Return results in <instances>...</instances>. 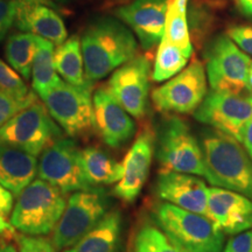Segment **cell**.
<instances>
[{
  "mask_svg": "<svg viewBox=\"0 0 252 252\" xmlns=\"http://www.w3.org/2000/svg\"><path fill=\"white\" fill-rule=\"evenodd\" d=\"M156 152V135L151 127H145L135 138L123 161V176L113 188V195L125 203L137 200L143 190Z\"/></svg>",
  "mask_w": 252,
  "mask_h": 252,
  "instance_id": "cell-14",
  "label": "cell"
},
{
  "mask_svg": "<svg viewBox=\"0 0 252 252\" xmlns=\"http://www.w3.org/2000/svg\"><path fill=\"white\" fill-rule=\"evenodd\" d=\"M162 37H165L174 46L179 47L188 58H190V55L193 54V46H191L190 34H189L187 15L181 13L172 4L171 0H169L168 8H167L165 33H163Z\"/></svg>",
  "mask_w": 252,
  "mask_h": 252,
  "instance_id": "cell-28",
  "label": "cell"
},
{
  "mask_svg": "<svg viewBox=\"0 0 252 252\" xmlns=\"http://www.w3.org/2000/svg\"><path fill=\"white\" fill-rule=\"evenodd\" d=\"M54 62L58 74L61 75L67 83L72 86L93 83L86 77L81 41L77 35L70 36L56 48Z\"/></svg>",
  "mask_w": 252,
  "mask_h": 252,
  "instance_id": "cell-23",
  "label": "cell"
},
{
  "mask_svg": "<svg viewBox=\"0 0 252 252\" xmlns=\"http://www.w3.org/2000/svg\"><path fill=\"white\" fill-rule=\"evenodd\" d=\"M4 242H5V239H2L1 237H0V247H1V245H2V243H4Z\"/></svg>",
  "mask_w": 252,
  "mask_h": 252,
  "instance_id": "cell-45",
  "label": "cell"
},
{
  "mask_svg": "<svg viewBox=\"0 0 252 252\" xmlns=\"http://www.w3.org/2000/svg\"><path fill=\"white\" fill-rule=\"evenodd\" d=\"M37 174L63 194L94 188L87 181L81 165V150L71 138H59L41 153Z\"/></svg>",
  "mask_w": 252,
  "mask_h": 252,
  "instance_id": "cell-11",
  "label": "cell"
},
{
  "mask_svg": "<svg viewBox=\"0 0 252 252\" xmlns=\"http://www.w3.org/2000/svg\"><path fill=\"white\" fill-rule=\"evenodd\" d=\"M169 0H132L115 9V15L132 28L145 50L152 49L165 33Z\"/></svg>",
  "mask_w": 252,
  "mask_h": 252,
  "instance_id": "cell-15",
  "label": "cell"
},
{
  "mask_svg": "<svg viewBox=\"0 0 252 252\" xmlns=\"http://www.w3.org/2000/svg\"><path fill=\"white\" fill-rule=\"evenodd\" d=\"M74 0H55V2H59V4H69V2H72Z\"/></svg>",
  "mask_w": 252,
  "mask_h": 252,
  "instance_id": "cell-44",
  "label": "cell"
},
{
  "mask_svg": "<svg viewBox=\"0 0 252 252\" xmlns=\"http://www.w3.org/2000/svg\"><path fill=\"white\" fill-rule=\"evenodd\" d=\"M156 153L160 172L186 173L209 180L202 147L184 119L171 116L162 123L158 132Z\"/></svg>",
  "mask_w": 252,
  "mask_h": 252,
  "instance_id": "cell-5",
  "label": "cell"
},
{
  "mask_svg": "<svg viewBox=\"0 0 252 252\" xmlns=\"http://www.w3.org/2000/svg\"><path fill=\"white\" fill-rule=\"evenodd\" d=\"M109 198L98 187L74 191L70 195L52 242L58 251L65 250L89 232L109 212Z\"/></svg>",
  "mask_w": 252,
  "mask_h": 252,
  "instance_id": "cell-7",
  "label": "cell"
},
{
  "mask_svg": "<svg viewBox=\"0 0 252 252\" xmlns=\"http://www.w3.org/2000/svg\"><path fill=\"white\" fill-rule=\"evenodd\" d=\"M235 2L242 13L251 17L252 15V0H235Z\"/></svg>",
  "mask_w": 252,
  "mask_h": 252,
  "instance_id": "cell-39",
  "label": "cell"
},
{
  "mask_svg": "<svg viewBox=\"0 0 252 252\" xmlns=\"http://www.w3.org/2000/svg\"><path fill=\"white\" fill-rule=\"evenodd\" d=\"M15 26L58 46L68 39L67 28L61 17L47 5L20 2Z\"/></svg>",
  "mask_w": 252,
  "mask_h": 252,
  "instance_id": "cell-19",
  "label": "cell"
},
{
  "mask_svg": "<svg viewBox=\"0 0 252 252\" xmlns=\"http://www.w3.org/2000/svg\"><path fill=\"white\" fill-rule=\"evenodd\" d=\"M86 77L102 80L138 55L132 32L117 19L97 18L88 25L81 39Z\"/></svg>",
  "mask_w": 252,
  "mask_h": 252,
  "instance_id": "cell-1",
  "label": "cell"
},
{
  "mask_svg": "<svg viewBox=\"0 0 252 252\" xmlns=\"http://www.w3.org/2000/svg\"><path fill=\"white\" fill-rule=\"evenodd\" d=\"M19 252H58L52 239L41 236H17Z\"/></svg>",
  "mask_w": 252,
  "mask_h": 252,
  "instance_id": "cell-30",
  "label": "cell"
},
{
  "mask_svg": "<svg viewBox=\"0 0 252 252\" xmlns=\"http://www.w3.org/2000/svg\"><path fill=\"white\" fill-rule=\"evenodd\" d=\"M81 165L91 187L117 184L123 176V163L94 146L81 150Z\"/></svg>",
  "mask_w": 252,
  "mask_h": 252,
  "instance_id": "cell-22",
  "label": "cell"
},
{
  "mask_svg": "<svg viewBox=\"0 0 252 252\" xmlns=\"http://www.w3.org/2000/svg\"><path fill=\"white\" fill-rule=\"evenodd\" d=\"M241 143L243 144L245 151L250 157L252 161V119L245 125L243 132L241 135Z\"/></svg>",
  "mask_w": 252,
  "mask_h": 252,
  "instance_id": "cell-36",
  "label": "cell"
},
{
  "mask_svg": "<svg viewBox=\"0 0 252 252\" xmlns=\"http://www.w3.org/2000/svg\"><path fill=\"white\" fill-rule=\"evenodd\" d=\"M41 99L69 137H83L94 130L93 83L72 86L62 81Z\"/></svg>",
  "mask_w": 252,
  "mask_h": 252,
  "instance_id": "cell-8",
  "label": "cell"
},
{
  "mask_svg": "<svg viewBox=\"0 0 252 252\" xmlns=\"http://www.w3.org/2000/svg\"><path fill=\"white\" fill-rule=\"evenodd\" d=\"M0 90L23 102L32 103L37 99L35 94L28 89L18 72L6 64L2 60H0Z\"/></svg>",
  "mask_w": 252,
  "mask_h": 252,
  "instance_id": "cell-29",
  "label": "cell"
},
{
  "mask_svg": "<svg viewBox=\"0 0 252 252\" xmlns=\"http://www.w3.org/2000/svg\"><path fill=\"white\" fill-rule=\"evenodd\" d=\"M130 252H182L154 220H143L132 236Z\"/></svg>",
  "mask_w": 252,
  "mask_h": 252,
  "instance_id": "cell-26",
  "label": "cell"
},
{
  "mask_svg": "<svg viewBox=\"0 0 252 252\" xmlns=\"http://www.w3.org/2000/svg\"><path fill=\"white\" fill-rule=\"evenodd\" d=\"M226 35L249 55H252V26L236 25L226 31Z\"/></svg>",
  "mask_w": 252,
  "mask_h": 252,
  "instance_id": "cell-33",
  "label": "cell"
},
{
  "mask_svg": "<svg viewBox=\"0 0 252 252\" xmlns=\"http://www.w3.org/2000/svg\"><path fill=\"white\" fill-rule=\"evenodd\" d=\"M207 94L206 71L202 62L193 59L190 64L163 86L153 90L151 98L163 113L194 112Z\"/></svg>",
  "mask_w": 252,
  "mask_h": 252,
  "instance_id": "cell-12",
  "label": "cell"
},
{
  "mask_svg": "<svg viewBox=\"0 0 252 252\" xmlns=\"http://www.w3.org/2000/svg\"><path fill=\"white\" fill-rule=\"evenodd\" d=\"M93 102L94 130L108 146L119 149L133 137L134 122L108 88H98L94 94Z\"/></svg>",
  "mask_w": 252,
  "mask_h": 252,
  "instance_id": "cell-16",
  "label": "cell"
},
{
  "mask_svg": "<svg viewBox=\"0 0 252 252\" xmlns=\"http://www.w3.org/2000/svg\"><path fill=\"white\" fill-rule=\"evenodd\" d=\"M229 0H194L198 5L207 6L209 8H222L228 4Z\"/></svg>",
  "mask_w": 252,
  "mask_h": 252,
  "instance_id": "cell-38",
  "label": "cell"
},
{
  "mask_svg": "<svg viewBox=\"0 0 252 252\" xmlns=\"http://www.w3.org/2000/svg\"><path fill=\"white\" fill-rule=\"evenodd\" d=\"M151 61L137 55L113 71L108 90L132 117L141 119L149 105Z\"/></svg>",
  "mask_w": 252,
  "mask_h": 252,
  "instance_id": "cell-13",
  "label": "cell"
},
{
  "mask_svg": "<svg viewBox=\"0 0 252 252\" xmlns=\"http://www.w3.org/2000/svg\"><path fill=\"white\" fill-rule=\"evenodd\" d=\"M156 193L166 202L208 217V187L193 174L160 172Z\"/></svg>",
  "mask_w": 252,
  "mask_h": 252,
  "instance_id": "cell-18",
  "label": "cell"
},
{
  "mask_svg": "<svg viewBox=\"0 0 252 252\" xmlns=\"http://www.w3.org/2000/svg\"><path fill=\"white\" fill-rule=\"evenodd\" d=\"M222 252H252V230H245L231 237Z\"/></svg>",
  "mask_w": 252,
  "mask_h": 252,
  "instance_id": "cell-34",
  "label": "cell"
},
{
  "mask_svg": "<svg viewBox=\"0 0 252 252\" xmlns=\"http://www.w3.org/2000/svg\"><path fill=\"white\" fill-rule=\"evenodd\" d=\"M121 231V212L109 210L89 232L64 252H118Z\"/></svg>",
  "mask_w": 252,
  "mask_h": 252,
  "instance_id": "cell-21",
  "label": "cell"
},
{
  "mask_svg": "<svg viewBox=\"0 0 252 252\" xmlns=\"http://www.w3.org/2000/svg\"><path fill=\"white\" fill-rule=\"evenodd\" d=\"M208 217L225 234H239L252 228V200L213 186L208 188Z\"/></svg>",
  "mask_w": 252,
  "mask_h": 252,
  "instance_id": "cell-17",
  "label": "cell"
},
{
  "mask_svg": "<svg viewBox=\"0 0 252 252\" xmlns=\"http://www.w3.org/2000/svg\"><path fill=\"white\" fill-rule=\"evenodd\" d=\"M204 58L208 80L213 90L252 91L249 87L251 59L226 34H220L210 42Z\"/></svg>",
  "mask_w": 252,
  "mask_h": 252,
  "instance_id": "cell-9",
  "label": "cell"
},
{
  "mask_svg": "<svg viewBox=\"0 0 252 252\" xmlns=\"http://www.w3.org/2000/svg\"><path fill=\"white\" fill-rule=\"evenodd\" d=\"M37 162L36 157L0 144V184L18 196L35 178Z\"/></svg>",
  "mask_w": 252,
  "mask_h": 252,
  "instance_id": "cell-20",
  "label": "cell"
},
{
  "mask_svg": "<svg viewBox=\"0 0 252 252\" xmlns=\"http://www.w3.org/2000/svg\"><path fill=\"white\" fill-rule=\"evenodd\" d=\"M64 195L49 182L33 180L18 195L9 222L23 235H49L64 212Z\"/></svg>",
  "mask_w": 252,
  "mask_h": 252,
  "instance_id": "cell-4",
  "label": "cell"
},
{
  "mask_svg": "<svg viewBox=\"0 0 252 252\" xmlns=\"http://www.w3.org/2000/svg\"><path fill=\"white\" fill-rule=\"evenodd\" d=\"M0 252H18L17 249H15L14 245L7 243V242H4L1 247H0Z\"/></svg>",
  "mask_w": 252,
  "mask_h": 252,
  "instance_id": "cell-42",
  "label": "cell"
},
{
  "mask_svg": "<svg viewBox=\"0 0 252 252\" xmlns=\"http://www.w3.org/2000/svg\"><path fill=\"white\" fill-rule=\"evenodd\" d=\"M152 220L182 252H222L224 235L209 217L168 202L152 208Z\"/></svg>",
  "mask_w": 252,
  "mask_h": 252,
  "instance_id": "cell-3",
  "label": "cell"
},
{
  "mask_svg": "<svg viewBox=\"0 0 252 252\" xmlns=\"http://www.w3.org/2000/svg\"><path fill=\"white\" fill-rule=\"evenodd\" d=\"M189 58L182 50L162 37L154 61L152 80L163 82L179 74L187 64Z\"/></svg>",
  "mask_w": 252,
  "mask_h": 252,
  "instance_id": "cell-27",
  "label": "cell"
},
{
  "mask_svg": "<svg viewBox=\"0 0 252 252\" xmlns=\"http://www.w3.org/2000/svg\"><path fill=\"white\" fill-rule=\"evenodd\" d=\"M20 1L0 0V42L4 40L9 28L15 24Z\"/></svg>",
  "mask_w": 252,
  "mask_h": 252,
  "instance_id": "cell-31",
  "label": "cell"
},
{
  "mask_svg": "<svg viewBox=\"0 0 252 252\" xmlns=\"http://www.w3.org/2000/svg\"><path fill=\"white\" fill-rule=\"evenodd\" d=\"M251 69H252V63H251Z\"/></svg>",
  "mask_w": 252,
  "mask_h": 252,
  "instance_id": "cell-46",
  "label": "cell"
},
{
  "mask_svg": "<svg viewBox=\"0 0 252 252\" xmlns=\"http://www.w3.org/2000/svg\"><path fill=\"white\" fill-rule=\"evenodd\" d=\"M36 52L37 36L28 32L11 35L5 47V56L8 63L25 80H30L32 76V65Z\"/></svg>",
  "mask_w": 252,
  "mask_h": 252,
  "instance_id": "cell-25",
  "label": "cell"
},
{
  "mask_svg": "<svg viewBox=\"0 0 252 252\" xmlns=\"http://www.w3.org/2000/svg\"><path fill=\"white\" fill-rule=\"evenodd\" d=\"M201 145L208 182L252 200V161L241 143L223 132L209 130L202 135Z\"/></svg>",
  "mask_w": 252,
  "mask_h": 252,
  "instance_id": "cell-2",
  "label": "cell"
},
{
  "mask_svg": "<svg viewBox=\"0 0 252 252\" xmlns=\"http://www.w3.org/2000/svg\"><path fill=\"white\" fill-rule=\"evenodd\" d=\"M0 235L4 237H11V236H15V229L14 226L11 224V222H7L5 217L0 214Z\"/></svg>",
  "mask_w": 252,
  "mask_h": 252,
  "instance_id": "cell-37",
  "label": "cell"
},
{
  "mask_svg": "<svg viewBox=\"0 0 252 252\" xmlns=\"http://www.w3.org/2000/svg\"><path fill=\"white\" fill-rule=\"evenodd\" d=\"M63 137L45 104L34 100L0 126V144L8 145L37 157L53 141Z\"/></svg>",
  "mask_w": 252,
  "mask_h": 252,
  "instance_id": "cell-6",
  "label": "cell"
},
{
  "mask_svg": "<svg viewBox=\"0 0 252 252\" xmlns=\"http://www.w3.org/2000/svg\"><path fill=\"white\" fill-rule=\"evenodd\" d=\"M54 53V43L37 36V52L32 65V86L40 98L62 82L55 68Z\"/></svg>",
  "mask_w": 252,
  "mask_h": 252,
  "instance_id": "cell-24",
  "label": "cell"
},
{
  "mask_svg": "<svg viewBox=\"0 0 252 252\" xmlns=\"http://www.w3.org/2000/svg\"><path fill=\"white\" fill-rule=\"evenodd\" d=\"M32 103L19 100L14 97L9 96L8 94L4 93L2 90H0V126L4 125L6 122H8L18 112L27 108Z\"/></svg>",
  "mask_w": 252,
  "mask_h": 252,
  "instance_id": "cell-32",
  "label": "cell"
},
{
  "mask_svg": "<svg viewBox=\"0 0 252 252\" xmlns=\"http://www.w3.org/2000/svg\"><path fill=\"white\" fill-rule=\"evenodd\" d=\"M14 1H20V2H27V4H41V5H47L49 7H55V2L53 0H14Z\"/></svg>",
  "mask_w": 252,
  "mask_h": 252,
  "instance_id": "cell-40",
  "label": "cell"
},
{
  "mask_svg": "<svg viewBox=\"0 0 252 252\" xmlns=\"http://www.w3.org/2000/svg\"><path fill=\"white\" fill-rule=\"evenodd\" d=\"M132 1V0H105L108 5H118V4H127V2Z\"/></svg>",
  "mask_w": 252,
  "mask_h": 252,
  "instance_id": "cell-43",
  "label": "cell"
},
{
  "mask_svg": "<svg viewBox=\"0 0 252 252\" xmlns=\"http://www.w3.org/2000/svg\"><path fill=\"white\" fill-rule=\"evenodd\" d=\"M171 1H172V4L181 12V13L187 14L188 0H171Z\"/></svg>",
  "mask_w": 252,
  "mask_h": 252,
  "instance_id": "cell-41",
  "label": "cell"
},
{
  "mask_svg": "<svg viewBox=\"0 0 252 252\" xmlns=\"http://www.w3.org/2000/svg\"><path fill=\"white\" fill-rule=\"evenodd\" d=\"M194 117L241 143L242 132L252 119V91L231 93L212 89L194 111Z\"/></svg>",
  "mask_w": 252,
  "mask_h": 252,
  "instance_id": "cell-10",
  "label": "cell"
},
{
  "mask_svg": "<svg viewBox=\"0 0 252 252\" xmlns=\"http://www.w3.org/2000/svg\"><path fill=\"white\" fill-rule=\"evenodd\" d=\"M13 194L0 184V214L5 219L8 217L9 214L13 210Z\"/></svg>",
  "mask_w": 252,
  "mask_h": 252,
  "instance_id": "cell-35",
  "label": "cell"
}]
</instances>
